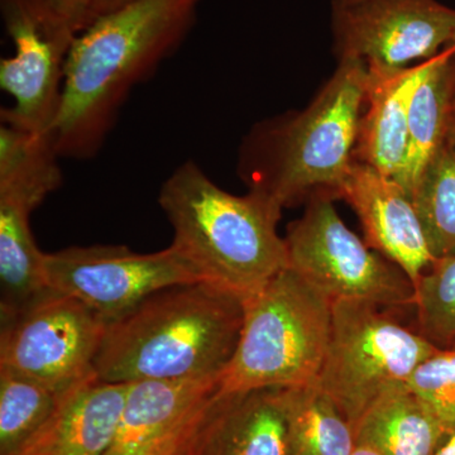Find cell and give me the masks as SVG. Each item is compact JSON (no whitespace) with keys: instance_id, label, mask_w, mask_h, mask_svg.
<instances>
[{"instance_id":"obj_1","label":"cell","mask_w":455,"mask_h":455,"mask_svg":"<svg viewBox=\"0 0 455 455\" xmlns=\"http://www.w3.org/2000/svg\"><path fill=\"white\" fill-rule=\"evenodd\" d=\"M202 0H137L77 33L52 125L61 157H94L132 89L178 50Z\"/></svg>"},{"instance_id":"obj_2","label":"cell","mask_w":455,"mask_h":455,"mask_svg":"<svg viewBox=\"0 0 455 455\" xmlns=\"http://www.w3.org/2000/svg\"><path fill=\"white\" fill-rule=\"evenodd\" d=\"M243 301L209 283L176 284L107 326L94 362L101 382L220 377L238 346Z\"/></svg>"},{"instance_id":"obj_3","label":"cell","mask_w":455,"mask_h":455,"mask_svg":"<svg viewBox=\"0 0 455 455\" xmlns=\"http://www.w3.org/2000/svg\"><path fill=\"white\" fill-rule=\"evenodd\" d=\"M368 83L366 62L341 59L309 107L257 124L239 156L248 190L265 194L283 209L341 199L355 164Z\"/></svg>"},{"instance_id":"obj_4","label":"cell","mask_w":455,"mask_h":455,"mask_svg":"<svg viewBox=\"0 0 455 455\" xmlns=\"http://www.w3.org/2000/svg\"><path fill=\"white\" fill-rule=\"evenodd\" d=\"M158 204L172 227L170 247L205 283L244 299L289 266L277 233L283 208L265 194L233 196L185 161L164 182Z\"/></svg>"},{"instance_id":"obj_5","label":"cell","mask_w":455,"mask_h":455,"mask_svg":"<svg viewBox=\"0 0 455 455\" xmlns=\"http://www.w3.org/2000/svg\"><path fill=\"white\" fill-rule=\"evenodd\" d=\"M242 301L241 337L220 392L315 382L331 337V301L289 266Z\"/></svg>"},{"instance_id":"obj_6","label":"cell","mask_w":455,"mask_h":455,"mask_svg":"<svg viewBox=\"0 0 455 455\" xmlns=\"http://www.w3.org/2000/svg\"><path fill=\"white\" fill-rule=\"evenodd\" d=\"M439 349L379 305L331 301V337L315 382L355 429L377 398L407 385L416 368Z\"/></svg>"},{"instance_id":"obj_7","label":"cell","mask_w":455,"mask_h":455,"mask_svg":"<svg viewBox=\"0 0 455 455\" xmlns=\"http://www.w3.org/2000/svg\"><path fill=\"white\" fill-rule=\"evenodd\" d=\"M284 243L289 267L331 301L415 307L411 280L344 224L333 200L307 203L300 220L287 228Z\"/></svg>"},{"instance_id":"obj_8","label":"cell","mask_w":455,"mask_h":455,"mask_svg":"<svg viewBox=\"0 0 455 455\" xmlns=\"http://www.w3.org/2000/svg\"><path fill=\"white\" fill-rule=\"evenodd\" d=\"M107 326L77 299L46 290L20 309L2 314L0 368L68 394L95 377Z\"/></svg>"},{"instance_id":"obj_9","label":"cell","mask_w":455,"mask_h":455,"mask_svg":"<svg viewBox=\"0 0 455 455\" xmlns=\"http://www.w3.org/2000/svg\"><path fill=\"white\" fill-rule=\"evenodd\" d=\"M14 55L0 61V86L13 99L0 121L36 133H52L66 60L77 32L47 0H0Z\"/></svg>"},{"instance_id":"obj_10","label":"cell","mask_w":455,"mask_h":455,"mask_svg":"<svg viewBox=\"0 0 455 455\" xmlns=\"http://www.w3.org/2000/svg\"><path fill=\"white\" fill-rule=\"evenodd\" d=\"M44 274L49 289L77 299L108 325L152 293L203 281L172 247L137 253L125 245H74L44 253Z\"/></svg>"},{"instance_id":"obj_11","label":"cell","mask_w":455,"mask_h":455,"mask_svg":"<svg viewBox=\"0 0 455 455\" xmlns=\"http://www.w3.org/2000/svg\"><path fill=\"white\" fill-rule=\"evenodd\" d=\"M338 60L366 62L387 74L427 61L455 44V9L438 0H358L331 4Z\"/></svg>"},{"instance_id":"obj_12","label":"cell","mask_w":455,"mask_h":455,"mask_svg":"<svg viewBox=\"0 0 455 455\" xmlns=\"http://www.w3.org/2000/svg\"><path fill=\"white\" fill-rule=\"evenodd\" d=\"M220 379L131 383L118 429L104 455H172L190 438L220 390Z\"/></svg>"},{"instance_id":"obj_13","label":"cell","mask_w":455,"mask_h":455,"mask_svg":"<svg viewBox=\"0 0 455 455\" xmlns=\"http://www.w3.org/2000/svg\"><path fill=\"white\" fill-rule=\"evenodd\" d=\"M341 199L358 215L366 243L403 269L416 287L435 259L405 188L355 160Z\"/></svg>"},{"instance_id":"obj_14","label":"cell","mask_w":455,"mask_h":455,"mask_svg":"<svg viewBox=\"0 0 455 455\" xmlns=\"http://www.w3.org/2000/svg\"><path fill=\"white\" fill-rule=\"evenodd\" d=\"M187 455H292L284 388L218 390L188 439Z\"/></svg>"},{"instance_id":"obj_15","label":"cell","mask_w":455,"mask_h":455,"mask_svg":"<svg viewBox=\"0 0 455 455\" xmlns=\"http://www.w3.org/2000/svg\"><path fill=\"white\" fill-rule=\"evenodd\" d=\"M131 383L86 379L11 455H104L118 429Z\"/></svg>"},{"instance_id":"obj_16","label":"cell","mask_w":455,"mask_h":455,"mask_svg":"<svg viewBox=\"0 0 455 455\" xmlns=\"http://www.w3.org/2000/svg\"><path fill=\"white\" fill-rule=\"evenodd\" d=\"M427 61L387 74L370 73L366 103L359 119L355 160L405 182L409 158V107Z\"/></svg>"},{"instance_id":"obj_17","label":"cell","mask_w":455,"mask_h":455,"mask_svg":"<svg viewBox=\"0 0 455 455\" xmlns=\"http://www.w3.org/2000/svg\"><path fill=\"white\" fill-rule=\"evenodd\" d=\"M455 109V44L427 60L409 107V158L403 188L410 196L427 164L448 142Z\"/></svg>"},{"instance_id":"obj_18","label":"cell","mask_w":455,"mask_h":455,"mask_svg":"<svg viewBox=\"0 0 455 455\" xmlns=\"http://www.w3.org/2000/svg\"><path fill=\"white\" fill-rule=\"evenodd\" d=\"M447 434L407 385L386 391L355 427L357 445L382 455H434Z\"/></svg>"},{"instance_id":"obj_19","label":"cell","mask_w":455,"mask_h":455,"mask_svg":"<svg viewBox=\"0 0 455 455\" xmlns=\"http://www.w3.org/2000/svg\"><path fill=\"white\" fill-rule=\"evenodd\" d=\"M52 133L0 125V199L36 211L62 184Z\"/></svg>"},{"instance_id":"obj_20","label":"cell","mask_w":455,"mask_h":455,"mask_svg":"<svg viewBox=\"0 0 455 455\" xmlns=\"http://www.w3.org/2000/svg\"><path fill=\"white\" fill-rule=\"evenodd\" d=\"M31 209L0 199V313L20 309L49 290L44 252L33 238Z\"/></svg>"},{"instance_id":"obj_21","label":"cell","mask_w":455,"mask_h":455,"mask_svg":"<svg viewBox=\"0 0 455 455\" xmlns=\"http://www.w3.org/2000/svg\"><path fill=\"white\" fill-rule=\"evenodd\" d=\"M292 455H350L355 429L316 382L284 388Z\"/></svg>"},{"instance_id":"obj_22","label":"cell","mask_w":455,"mask_h":455,"mask_svg":"<svg viewBox=\"0 0 455 455\" xmlns=\"http://www.w3.org/2000/svg\"><path fill=\"white\" fill-rule=\"evenodd\" d=\"M434 259L455 251V149L447 145L427 164L411 194Z\"/></svg>"},{"instance_id":"obj_23","label":"cell","mask_w":455,"mask_h":455,"mask_svg":"<svg viewBox=\"0 0 455 455\" xmlns=\"http://www.w3.org/2000/svg\"><path fill=\"white\" fill-rule=\"evenodd\" d=\"M64 395L0 368V455H11L55 411Z\"/></svg>"},{"instance_id":"obj_24","label":"cell","mask_w":455,"mask_h":455,"mask_svg":"<svg viewBox=\"0 0 455 455\" xmlns=\"http://www.w3.org/2000/svg\"><path fill=\"white\" fill-rule=\"evenodd\" d=\"M419 331L439 348L455 340V251L436 259L415 287Z\"/></svg>"},{"instance_id":"obj_25","label":"cell","mask_w":455,"mask_h":455,"mask_svg":"<svg viewBox=\"0 0 455 455\" xmlns=\"http://www.w3.org/2000/svg\"><path fill=\"white\" fill-rule=\"evenodd\" d=\"M448 434L455 433V349L440 348L407 381Z\"/></svg>"},{"instance_id":"obj_26","label":"cell","mask_w":455,"mask_h":455,"mask_svg":"<svg viewBox=\"0 0 455 455\" xmlns=\"http://www.w3.org/2000/svg\"><path fill=\"white\" fill-rule=\"evenodd\" d=\"M77 33L90 25L92 0H47Z\"/></svg>"},{"instance_id":"obj_27","label":"cell","mask_w":455,"mask_h":455,"mask_svg":"<svg viewBox=\"0 0 455 455\" xmlns=\"http://www.w3.org/2000/svg\"><path fill=\"white\" fill-rule=\"evenodd\" d=\"M134 2H137V0H92L90 23L94 22L99 17L106 16V14L118 11V9L130 5Z\"/></svg>"},{"instance_id":"obj_28","label":"cell","mask_w":455,"mask_h":455,"mask_svg":"<svg viewBox=\"0 0 455 455\" xmlns=\"http://www.w3.org/2000/svg\"><path fill=\"white\" fill-rule=\"evenodd\" d=\"M434 455H455V433L447 434Z\"/></svg>"},{"instance_id":"obj_29","label":"cell","mask_w":455,"mask_h":455,"mask_svg":"<svg viewBox=\"0 0 455 455\" xmlns=\"http://www.w3.org/2000/svg\"><path fill=\"white\" fill-rule=\"evenodd\" d=\"M350 455H382L379 451H374L373 448L367 447V445H357Z\"/></svg>"},{"instance_id":"obj_30","label":"cell","mask_w":455,"mask_h":455,"mask_svg":"<svg viewBox=\"0 0 455 455\" xmlns=\"http://www.w3.org/2000/svg\"><path fill=\"white\" fill-rule=\"evenodd\" d=\"M448 143L455 149V109L451 118V128H449Z\"/></svg>"},{"instance_id":"obj_31","label":"cell","mask_w":455,"mask_h":455,"mask_svg":"<svg viewBox=\"0 0 455 455\" xmlns=\"http://www.w3.org/2000/svg\"><path fill=\"white\" fill-rule=\"evenodd\" d=\"M358 2V0H333L331 4H350V3Z\"/></svg>"},{"instance_id":"obj_32","label":"cell","mask_w":455,"mask_h":455,"mask_svg":"<svg viewBox=\"0 0 455 455\" xmlns=\"http://www.w3.org/2000/svg\"><path fill=\"white\" fill-rule=\"evenodd\" d=\"M172 455H187V443H185V444L182 445V447L180 448L178 451H175V453Z\"/></svg>"},{"instance_id":"obj_33","label":"cell","mask_w":455,"mask_h":455,"mask_svg":"<svg viewBox=\"0 0 455 455\" xmlns=\"http://www.w3.org/2000/svg\"><path fill=\"white\" fill-rule=\"evenodd\" d=\"M451 348H454L455 349V340H454L453 346H451Z\"/></svg>"}]
</instances>
